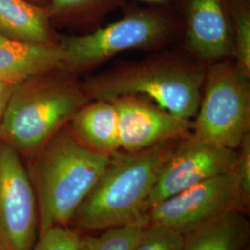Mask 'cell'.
Listing matches in <instances>:
<instances>
[{"mask_svg":"<svg viewBox=\"0 0 250 250\" xmlns=\"http://www.w3.org/2000/svg\"><path fill=\"white\" fill-rule=\"evenodd\" d=\"M180 139L140 151L120 149L110 154L105 170L72 221L88 231L148 224L153 188Z\"/></svg>","mask_w":250,"mask_h":250,"instance_id":"cell-1","label":"cell"},{"mask_svg":"<svg viewBox=\"0 0 250 250\" xmlns=\"http://www.w3.org/2000/svg\"><path fill=\"white\" fill-rule=\"evenodd\" d=\"M31 157L28 172L36 192L39 234L72 222L109 161V155L83 143L68 124Z\"/></svg>","mask_w":250,"mask_h":250,"instance_id":"cell-2","label":"cell"},{"mask_svg":"<svg viewBox=\"0 0 250 250\" xmlns=\"http://www.w3.org/2000/svg\"><path fill=\"white\" fill-rule=\"evenodd\" d=\"M89 100L73 73L65 70L21 81L0 121V140L31 156Z\"/></svg>","mask_w":250,"mask_h":250,"instance_id":"cell-3","label":"cell"},{"mask_svg":"<svg viewBox=\"0 0 250 250\" xmlns=\"http://www.w3.org/2000/svg\"><path fill=\"white\" fill-rule=\"evenodd\" d=\"M205 72L185 63L149 62L101 73L83 84L89 99L112 101L145 96L180 119L196 116Z\"/></svg>","mask_w":250,"mask_h":250,"instance_id":"cell-4","label":"cell"},{"mask_svg":"<svg viewBox=\"0 0 250 250\" xmlns=\"http://www.w3.org/2000/svg\"><path fill=\"white\" fill-rule=\"evenodd\" d=\"M248 77L237 66H211L204 80V95L193 124V136L219 147L238 149L250 134V94Z\"/></svg>","mask_w":250,"mask_h":250,"instance_id":"cell-5","label":"cell"},{"mask_svg":"<svg viewBox=\"0 0 250 250\" xmlns=\"http://www.w3.org/2000/svg\"><path fill=\"white\" fill-rule=\"evenodd\" d=\"M250 198L235 170L205 180L150 208L149 223L167 225L186 234L222 215L247 213Z\"/></svg>","mask_w":250,"mask_h":250,"instance_id":"cell-6","label":"cell"},{"mask_svg":"<svg viewBox=\"0 0 250 250\" xmlns=\"http://www.w3.org/2000/svg\"><path fill=\"white\" fill-rule=\"evenodd\" d=\"M166 30V21L157 14L138 12L87 35L64 37L59 42L63 70L74 73L125 50L151 45Z\"/></svg>","mask_w":250,"mask_h":250,"instance_id":"cell-7","label":"cell"},{"mask_svg":"<svg viewBox=\"0 0 250 250\" xmlns=\"http://www.w3.org/2000/svg\"><path fill=\"white\" fill-rule=\"evenodd\" d=\"M39 235L36 192L21 154L0 140V250H34Z\"/></svg>","mask_w":250,"mask_h":250,"instance_id":"cell-8","label":"cell"},{"mask_svg":"<svg viewBox=\"0 0 250 250\" xmlns=\"http://www.w3.org/2000/svg\"><path fill=\"white\" fill-rule=\"evenodd\" d=\"M237 151L182 137L163 165L149 198L150 208L197 184L234 170Z\"/></svg>","mask_w":250,"mask_h":250,"instance_id":"cell-9","label":"cell"},{"mask_svg":"<svg viewBox=\"0 0 250 250\" xmlns=\"http://www.w3.org/2000/svg\"><path fill=\"white\" fill-rule=\"evenodd\" d=\"M116 107L120 147L136 152L190 134L193 124L145 101L138 96L112 100Z\"/></svg>","mask_w":250,"mask_h":250,"instance_id":"cell-10","label":"cell"},{"mask_svg":"<svg viewBox=\"0 0 250 250\" xmlns=\"http://www.w3.org/2000/svg\"><path fill=\"white\" fill-rule=\"evenodd\" d=\"M188 42L202 59L216 60L231 53L233 46L222 0H189Z\"/></svg>","mask_w":250,"mask_h":250,"instance_id":"cell-11","label":"cell"},{"mask_svg":"<svg viewBox=\"0 0 250 250\" xmlns=\"http://www.w3.org/2000/svg\"><path fill=\"white\" fill-rule=\"evenodd\" d=\"M58 70H63L59 42L34 43L0 33V79L18 83Z\"/></svg>","mask_w":250,"mask_h":250,"instance_id":"cell-12","label":"cell"},{"mask_svg":"<svg viewBox=\"0 0 250 250\" xmlns=\"http://www.w3.org/2000/svg\"><path fill=\"white\" fill-rule=\"evenodd\" d=\"M68 125L83 143L96 151L110 155L121 149L118 113L112 101L88 102L72 116Z\"/></svg>","mask_w":250,"mask_h":250,"instance_id":"cell-13","label":"cell"},{"mask_svg":"<svg viewBox=\"0 0 250 250\" xmlns=\"http://www.w3.org/2000/svg\"><path fill=\"white\" fill-rule=\"evenodd\" d=\"M47 6L29 0H0V33L14 39L34 43L54 41Z\"/></svg>","mask_w":250,"mask_h":250,"instance_id":"cell-14","label":"cell"},{"mask_svg":"<svg viewBox=\"0 0 250 250\" xmlns=\"http://www.w3.org/2000/svg\"><path fill=\"white\" fill-rule=\"evenodd\" d=\"M250 235L246 213L232 211L186 233L183 250H244Z\"/></svg>","mask_w":250,"mask_h":250,"instance_id":"cell-15","label":"cell"},{"mask_svg":"<svg viewBox=\"0 0 250 250\" xmlns=\"http://www.w3.org/2000/svg\"><path fill=\"white\" fill-rule=\"evenodd\" d=\"M147 224L120 226L99 235L81 237L76 250H134Z\"/></svg>","mask_w":250,"mask_h":250,"instance_id":"cell-16","label":"cell"},{"mask_svg":"<svg viewBox=\"0 0 250 250\" xmlns=\"http://www.w3.org/2000/svg\"><path fill=\"white\" fill-rule=\"evenodd\" d=\"M184 234L160 224H148L134 250H183Z\"/></svg>","mask_w":250,"mask_h":250,"instance_id":"cell-17","label":"cell"},{"mask_svg":"<svg viewBox=\"0 0 250 250\" xmlns=\"http://www.w3.org/2000/svg\"><path fill=\"white\" fill-rule=\"evenodd\" d=\"M233 49L237 58V68L248 78L250 75V17L246 11L235 16V39Z\"/></svg>","mask_w":250,"mask_h":250,"instance_id":"cell-18","label":"cell"},{"mask_svg":"<svg viewBox=\"0 0 250 250\" xmlns=\"http://www.w3.org/2000/svg\"><path fill=\"white\" fill-rule=\"evenodd\" d=\"M80 238L67 226H57L39 234L34 250H76Z\"/></svg>","mask_w":250,"mask_h":250,"instance_id":"cell-19","label":"cell"},{"mask_svg":"<svg viewBox=\"0 0 250 250\" xmlns=\"http://www.w3.org/2000/svg\"><path fill=\"white\" fill-rule=\"evenodd\" d=\"M234 170L240 180L243 191L250 198V134L245 137L238 147Z\"/></svg>","mask_w":250,"mask_h":250,"instance_id":"cell-20","label":"cell"},{"mask_svg":"<svg viewBox=\"0 0 250 250\" xmlns=\"http://www.w3.org/2000/svg\"><path fill=\"white\" fill-rule=\"evenodd\" d=\"M97 1L99 0H48L47 7L52 16L86 8Z\"/></svg>","mask_w":250,"mask_h":250,"instance_id":"cell-21","label":"cell"},{"mask_svg":"<svg viewBox=\"0 0 250 250\" xmlns=\"http://www.w3.org/2000/svg\"><path fill=\"white\" fill-rule=\"evenodd\" d=\"M17 83L0 79V121L6 110L10 96Z\"/></svg>","mask_w":250,"mask_h":250,"instance_id":"cell-22","label":"cell"},{"mask_svg":"<svg viewBox=\"0 0 250 250\" xmlns=\"http://www.w3.org/2000/svg\"><path fill=\"white\" fill-rule=\"evenodd\" d=\"M29 1L38 4V5H42V6H45V2H48V0H29Z\"/></svg>","mask_w":250,"mask_h":250,"instance_id":"cell-23","label":"cell"},{"mask_svg":"<svg viewBox=\"0 0 250 250\" xmlns=\"http://www.w3.org/2000/svg\"><path fill=\"white\" fill-rule=\"evenodd\" d=\"M143 1L151 2V3H159V2H162V1H164V0H143Z\"/></svg>","mask_w":250,"mask_h":250,"instance_id":"cell-24","label":"cell"}]
</instances>
